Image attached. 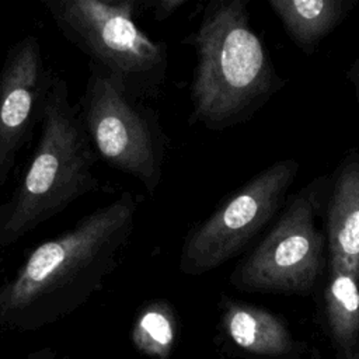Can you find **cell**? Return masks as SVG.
Listing matches in <instances>:
<instances>
[{"label":"cell","mask_w":359,"mask_h":359,"mask_svg":"<svg viewBox=\"0 0 359 359\" xmlns=\"http://www.w3.org/2000/svg\"><path fill=\"white\" fill-rule=\"evenodd\" d=\"M52 77L35 35L20 38L7 50L0 67V188L41 122Z\"/></svg>","instance_id":"obj_8"},{"label":"cell","mask_w":359,"mask_h":359,"mask_svg":"<svg viewBox=\"0 0 359 359\" xmlns=\"http://www.w3.org/2000/svg\"><path fill=\"white\" fill-rule=\"evenodd\" d=\"M358 0H268L287 36L307 55L353 10Z\"/></svg>","instance_id":"obj_10"},{"label":"cell","mask_w":359,"mask_h":359,"mask_svg":"<svg viewBox=\"0 0 359 359\" xmlns=\"http://www.w3.org/2000/svg\"><path fill=\"white\" fill-rule=\"evenodd\" d=\"M328 261L359 273V150L352 149L335 170L325 201Z\"/></svg>","instance_id":"obj_9"},{"label":"cell","mask_w":359,"mask_h":359,"mask_svg":"<svg viewBox=\"0 0 359 359\" xmlns=\"http://www.w3.org/2000/svg\"><path fill=\"white\" fill-rule=\"evenodd\" d=\"M185 4H187V0H158V1H146V8H151L154 20L158 22H163Z\"/></svg>","instance_id":"obj_14"},{"label":"cell","mask_w":359,"mask_h":359,"mask_svg":"<svg viewBox=\"0 0 359 359\" xmlns=\"http://www.w3.org/2000/svg\"><path fill=\"white\" fill-rule=\"evenodd\" d=\"M330 185V177H318L292 196L271 230L231 272L233 286L245 292L289 294H306L314 287L327 245L317 216Z\"/></svg>","instance_id":"obj_6"},{"label":"cell","mask_w":359,"mask_h":359,"mask_svg":"<svg viewBox=\"0 0 359 359\" xmlns=\"http://www.w3.org/2000/svg\"><path fill=\"white\" fill-rule=\"evenodd\" d=\"M175 337L177 318L168 302L151 300L142 306L132 328V342L139 352L154 359H167Z\"/></svg>","instance_id":"obj_13"},{"label":"cell","mask_w":359,"mask_h":359,"mask_svg":"<svg viewBox=\"0 0 359 359\" xmlns=\"http://www.w3.org/2000/svg\"><path fill=\"white\" fill-rule=\"evenodd\" d=\"M11 215V203L10 201L7 202H0V250H4V236H6V227L8 223Z\"/></svg>","instance_id":"obj_15"},{"label":"cell","mask_w":359,"mask_h":359,"mask_svg":"<svg viewBox=\"0 0 359 359\" xmlns=\"http://www.w3.org/2000/svg\"><path fill=\"white\" fill-rule=\"evenodd\" d=\"M355 359H359V356H358V358H355Z\"/></svg>","instance_id":"obj_18"},{"label":"cell","mask_w":359,"mask_h":359,"mask_svg":"<svg viewBox=\"0 0 359 359\" xmlns=\"http://www.w3.org/2000/svg\"><path fill=\"white\" fill-rule=\"evenodd\" d=\"M0 271H1V250H0ZM1 289V287H0Z\"/></svg>","instance_id":"obj_17"},{"label":"cell","mask_w":359,"mask_h":359,"mask_svg":"<svg viewBox=\"0 0 359 359\" xmlns=\"http://www.w3.org/2000/svg\"><path fill=\"white\" fill-rule=\"evenodd\" d=\"M39 140L8 199L11 215L4 248L97 189V154L66 80L53 73L41 116Z\"/></svg>","instance_id":"obj_3"},{"label":"cell","mask_w":359,"mask_h":359,"mask_svg":"<svg viewBox=\"0 0 359 359\" xmlns=\"http://www.w3.org/2000/svg\"><path fill=\"white\" fill-rule=\"evenodd\" d=\"M299 167L290 157L268 165L194 224L181 245L180 271L202 275L244 251L283 206Z\"/></svg>","instance_id":"obj_7"},{"label":"cell","mask_w":359,"mask_h":359,"mask_svg":"<svg viewBox=\"0 0 359 359\" xmlns=\"http://www.w3.org/2000/svg\"><path fill=\"white\" fill-rule=\"evenodd\" d=\"M42 6L62 35L133 97L161 95L168 53L135 18L146 8L140 0H45Z\"/></svg>","instance_id":"obj_4"},{"label":"cell","mask_w":359,"mask_h":359,"mask_svg":"<svg viewBox=\"0 0 359 359\" xmlns=\"http://www.w3.org/2000/svg\"><path fill=\"white\" fill-rule=\"evenodd\" d=\"M184 42L195 52L191 123L215 132L244 123L285 84L251 27L245 0L209 1Z\"/></svg>","instance_id":"obj_2"},{"label":"cell","mask_w":359,"mask_h":359,"mask_svg":"<svg viewBox=\"0 0 359 359\" xmlns=\"http://www.w3.org/2000/svg\"><path fill=\"white\" fill-rule=\"evenodd\" d=\"M76 105L97 157L154 195L170 149L156 109L90 62L88 79Z\"/></svg>","instance_id":"obj_5"},{"label":"cell","mask_w":359,"mask_h":359,"mask_svg":"<svg viewBox=\"0 0 359 359\" xmlns=\"http://www.w3.org/2000/svg\"><path fill=\"white\" fill-rule=\"evenodd\" d=\"M324 303L334 339L344 348L352 346L359 335V273L328 261Z\"/></svg>","instance_id":"obj_12"},{"label":"cell","mask_w":359,"mask_h":359,"mask_svg":"<svg viewBox=\"0 0 359 359\" xmlns=\"http://www.w3.org/2000/svg\"><path fill=\"white\" fill-rule=\"evenodd\" d=\"M222 327L241 349L264 356H280L292 346L283 321L273 313L243 302L223 299Z\"/></svg>","instance_id":"obj_11"},{"label":"cell","mask_w":359,"mask_h":359,"mask_svg":"<svg viewBox=\"0 0 359 359\" xmlns=\"http://www.w3.org/2000/svg\"><path fill=\"white\" fill-rule=\"evenodd\" d=\"M130 192L38 244L0 289V320L18 325L49 321L97 292L116 269L135 229Z\"/></svg>","instance_id":"obj_1"},{"label":"cell","mask_w":359,"mask_h":359,"mask_svg":"<svg viewBox=\"0 0 359 359\" xmlns=\"http://www.w3.org/2000/svg\"><path fill=\"white\" fill-rule=\"evenodd\" d=\"M348 79L353 84L355 95H356V102H358V107H359V57L352 65V67H351V70L348 73Z\"/></svg>","instance_id":"obj_16"}]
</instances>
